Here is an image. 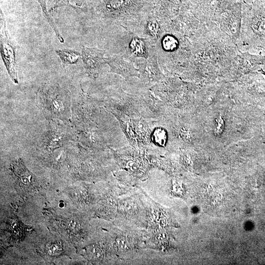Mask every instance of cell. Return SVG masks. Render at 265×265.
Here are the masks:
<instances>
[{"instance_id":"obj_1","label":"cell","mask_w":265,"mask_h":265,"mask_svg":"<svg viewBox=\"0 0 265 265\" xmlns=\"http://www.w3.org/2000/svg\"><path fill=\"white\" fill-rule=\"evenodd\" d=\"M37 100L45 115L49 119L67 120L70 114L68 91L58 84H46L37 92Z\"/></svg>"},{"instance_id":"obj_2","label":"cell","mask_w":265,"mask_h":265,"mask_svg":"<svg viewBox=\"0 0 265 265\" xmlns=\"http://www.w3.org/2000/svg\"><path fill=\"white\" fill-rule=\"evenodd\" d=\"M120 122L121 128L132 145H149L150 130L145 121L124 117L117 112H112Z\"/></svg>"},{"instance_id":"obj_3","label":"cell","mask_w":265,"mask_h":265,"mask_svg":"<svg viewBox=\"0 0 265 265\" xmlns=\"http://www.w3.org/2000/svg\"><path fill=\"white\" fill-rule=\"evenodd\" d=\"M0 54L8 74L11 80L18 83L16 60V47L10 37L6 28L5 18L0 11Z\"/></svg>"},{"instance_id":"obj_4","label":"cell","mask_w":265,"mask_h":265,"mask_svg":"<svg viewBox=\"0 0 265 265\" xmlns=\"http://www.w3.org/2000/svg\"><path fill=\"white\" fill-rule=\"evenodd\" d=\"M249 35L252 43L265 47V7L261 0H255L249 8Z\"/></svg>"},{"instance_id":"obj_5","label":"cell","mask_w":265,"mask_h":265,"mask_svg":"<svg viewBox=\"0 0 265 265\" xmlns=\"http://www.w3.org/2000/svg\"><path fill=\"white\" fill-rule=\"evenodd\" d=\"M42 139L41 147L48 152L65 145L70 139L69 130L63 124L52 121Z\"/></svg>"},{"instance_id":"obj_6","label":"cell","mask_w":265,"mask_h":265,"mask_svg":"<svg viewBox=\"0 0 265 265\" xmlns=\"http://www.w3.org/2000/svg\"><path fill=\"white\" fill-rule=\"evenodd\" d=\"M105 51L97 48L82 46L81 58L87 76L96 79L104 64H106L107 57L105 56Z\"/></svg>"},{"instance_id":"obj_7","label":"cell","mask_w":265,"mask_h":265,"mask_svg":"<svg viewBox=\"0 0 265 265\" xmlns=\"http://www.w3.org/2000/svg\"><path fill=\"white\" fill-rule=\"evenodd\" d=\"M139 79L145 84L152 85L163 79L164 75L160 71L156 53L154 51L149 58L137 64Z\"/></svg>"},{"instance_id":"obj_8","label":"cell","mask_w":265,"mask_h":265,"mask_svg":"<svg viewBox=\"0 0 265 265\" xmlns=\"http://www.w3.org/2000/svg\"><path fill=\"white\" fill-rule=\"evenodd\" d=\"M10 170L14 179L25 190L34 191L37 187L35 176L28 170L21 159L11 163Z\"/></svg>"},{"instance_id":"obj_9","label":"cell","mask_w":265,"mask_h":265,"mask_svg":"<svg viewBox=\"0 0 265 265\" xmlns=\"http://www.w3.org/2000/svg\"><path fill=\"white\" fill-rule=\"evenodd\" d=\"M106 64L111 73L118 74L126 80L132 77L139 78V72L131 62L126 60L121 55H114L107 57Z\"/></svg>"},{"instance_id":"obj_10","label":"cell","mask_w":265,"mask_h":265,"mask_svg":"<svg viewBox=\"0 0 265 265\" xmlns=\"http://www.w3.org/2000/svg\"><path fill=\"white\" fill-rule=\"evenodd\" d=\"M128 52L134 58L147 59L154 51L152 49L151 42L147 38L140 37L132 34L128 46Z\"/></svg>"},{"instance_id":"obj_11","label":"cell","mask_w":265,"mask_h":265,"mask_svg":"<svg viewBox=\"0 0 265 265\" xmlns=\"http://www.w3.org/2000/svg\"><path fill=\"white\" fill-rule=\"evenodd\" d=\"M55 52L64 64H76L81 58V53L74 50L59 49Z\"/></svg>"},{"instance_id":"obj_12","label":"cell","mask_w":265,"mask_h":265,"mask_svg":"<svg viewBox=\"0 0 265 265\" xmlns=\"http://www.w3.org/2000/svg\"><path fill=\"white\" fill-rule=\"evenodd\" d=\"M151 142L159 147L165 146L168 140V133L166 130L161 127L155 128L150 135Z\"/></svg>"},{"instance_id":"obj_13","label":"cell","mask_w":265,"mask_h":265,"mask_svg":"<svg viewBox=\"0 0 265 265\" xmlns=\"http://www.w3.org/2000/svg\"><path fill=\"white\" fill-rule=\"evenodd\" d=\"M144 29L151 41L156 42L160 38L161 31L160 26L158 21L156 20L146 21Z\"/></svg>"},{"instance_id":"obj_14","label":"cell","mask_w":265,"mask_h":265,"mask_svg":"<svg viewBox=\"0 0 265 265\" xmlns=\"http://www.w3.org/2000/svg\"><path fill=\"white\" fill-rule=\"evenodd\" d=\"M36 0L38 2L39 4L40 5L44 16L46 21L48 22V24L50 25L51 27L52 28V29L54 31L58 40L61 43H63L64 42V40L63 38L62 37V36L59 33L55 24H54L53 19L52 18V17L50 15L48 11V9L47 7V3L48 1L53 0V2H57V1L58 0Z\"/></svg>"},{"instance_id":"obj_15","label":"cell","mask_w":265,"mask_h":265,"mask_svg":"<svg viewBox=\"0 0 265 265\" xmlns=\"http://www.w3.org/2000/svg\"><path fill=\"white\" fill-rule=\"evenodd\" d=\"M163 49L167 52L175 50L178 46L177 39L171 35H167L162 40Z\"/></svg>"},{"instance_id":"obj_16","label":"cell","mask_w":265,"mask_h":265,"mask_svg":"<svg viewBox=\"0 0 265 265\" xmlns=\"http://www.w3.org/2000/svg\"><path fill=\"white\" fill-rule=\"evenodd\" d=\"M86 252L88 257L94 261L101 260L103 258V251L98 245L89 246Z\"/></svg>"},{"instance_id":"obj_17","label":"cell","mask_w":265,"mask_h":265,"mask_svg":"<svg viewBox=\"0 0 265 265\" xmlns=\"http://www.w3.org/2000/svg\"><path fill=\"white\" fill-rule=\"evenodd\" d=\"M225 128V121L222 116L219 115L215 119L213 126V132L214 134L219 136L223 132Z\"/></svg>"},{"instance_id":"obj_18","label":"cell","mask_w":265,"mask_h":265,"mask_svg":"<svg viewBox=\"0 0 265 265\" xmlns=\"http://www.w3.org/2000/svg\"><path fill=\"white\" fill-rule=\"evenodd\" d=\"M47 252L51 256H55L60 255L63 252L60 243L55 242L48 244L47 246Z\"/></svg>"},{"instance_id":"obj_19","label":"cell","mask_w":265,"mask_h":265,"mask_svg":"<svg viewBox=\"0 0 265 265\" xmlns=\"http://www.w3.org/2000/svg\"><path fill=\"white\" fill-rule=\"evenodd\" d=\"M180 135L186 141H189L191 139V134L190 132L186 128H182L180 130Z\"/></svg>"},{"instance_id":"obj_20","label":"cell","mask_w":265,"mask_h":265,"mask_svg":"<svg viewBox=\"0 0 265 265\" xmlns=\"http://www.w3.org/2000/svg\"><path fill=\"white\" fill-rule=\"evenodd\" d=\"M264 2H262L263 4H265V0H264Z\"/></svg>"}]
</instances>
